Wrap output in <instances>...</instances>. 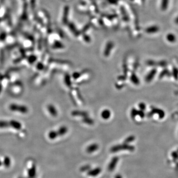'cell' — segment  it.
I'll return each instance as SVG.
<instances>
[{
    "label": "cell",
    "instance_id": "cell-27",
    "mask_svg": "<svg viewBox=\"0 0 178 178\" xmlns=\"http://www.w3.org/2000/svg\"><path fill=\"white\" fill-rule=\"evenodd\" d=\"M138 113V110H137L135 108H132L131 111V116L132 118H135L137 115Z\"/></svg>",
    "mask_w": 178,
    "mask_h": 178
},
{
    "label": "cell",
    "instance_id": "cell-9",
    "mask_svg": "<svg viewBox=\"0 0 178 178\" xmlns=\"http://www.w3.org/2000/svg\"><path fill=\"white\" fill-rule=\"evenodd\" d=\"M159 30V28L156 25H152L150 26L145 29V32L149 34L155 33Z\"/></svg>",
    "mask_w": 178,
    "mask_h": 178
},
{
    "label": "cell",
    "instance_id": "cell-5",
    "mask_svg": "<svg viewBox=\"0 0 178 178\" xmlns=\"http://www.w3.org/2000/svg\"><path fill=\"white\" fill-rule=\"evenodd\" d=\"M113 47H114V43H113V42L109 41L107 43L104 52V55L105 56L108 57L109 56Z\"/></svg>",
    "mask_w": 178,
    "mask_h": 178
},
{
    "label": "cell",
    "instance_id": "cell-33",
    "mask_svg": "<svg viewBox=\"0 0 178 178\" xmlns=\"http://www.w3.org/2000/svg\"><path fill=\"white\" fill-rule=\"evenodd\" d=\"M167 64V62L164 60H161L158 62V66L161 67H165Z\"/></svg>",
    "mask_w": 178,
    "mask_h": 178
},
{
    "label": "cell",
    "instance_id": "cell-41",
    "mask_svg": "<svg viewBox=\"0 0 178 178\" xmlns=\"http://www.w3.org/2000/svg\"><path fill=\"white\" fill-rule=\"evenodd\" d=\"M2 165H3V162L2 161L0 160V167H1Z\"/></svg>",
    "mask_w": 178,
    "mask_h": 178
},
{
    "label": "cell",
    "instance_id": "cell-43",
    "mask_svg": "<svg viewBox=\"0 0 178 178\" xmlns=\"http://www.w3.org/2000/svg\"><path fill=\"white\" fill-rule=\"evenodd\" d=\"M130 1H134V0H130Z\"/></svg>",
    "mask_w": 178,
    "mask_h": 178
},
{
    "label": "cell",
    "instance_id": "cell-2",
    "mask_svg": "<svg viewBox=\"0 0 178 178\" xmlns=\"http://www.w3.org/2000/svg\"><path fill=\"white\" fill-rule=\"evenodd\" d=\"M135 149V148L133 145H130L127 143H123L122 144H118L114 145L110 149V152L114 153L121 151V150H129L130 151H133Z\"/></svg>",
    "mask_w": 178,
    "mask_h": 178
},
{
    "label": "cell",
    "instance_id": "cell-21",
    "mask_svg": "<svg viewBox=\"0 0 178 178\" xmlns=\"http://www.w3.org/2000/svg\"><path fill=\"white\" fill-rule=\"evenodd\" d=\"M3 163V165H4V166L6 167V168L9 167L11 164V160H10V158L8 156L5 157V158L4 159Z\"/></svg>",
    "mask_w": 178,
    "mask_h": 178
},
{
    "label": "cell",
    "instance_id": "cell-31",
    "mask_svg": "<svg viewBox=\"0 0 178 178\" xmlns=\"http://www.w3.org/2000/svg\"><path fill=\"white\" fill-rule=\"evenodd\" d=\"M147 64L149 66H158V62H156L152 60H149L147 61Z\"/></svg>",
    "mask_w": 178,
    "mask_h": 178
},
{
    "label": "cell",
    "instance_id": "cell-11",
    "mask_svg": "<svg viewBox=\"0 0 178 178\" xmlns=\"http://www.w3.org/2000/svg\"><path fill=\"white\" fill-rule=\"evenodd\" d=\"M47 108L48 112H49L51 115L54 117H56L58 113L57 110L54 105H53V104H49L47 106Z\"/></svg>",
    "mask_w": 178,
    "mask_h": 178
},
{
    "label": "cell",
    "instance_id": "cell-16",
    "mask_svg": "<svg viewBox=\"0 0 178 178\" xmlns=\"http://www.w3.org/2000/svg\"><path fill=\"white\" fill-rule=\"evenodd\" d=\"M130 80L131 82L135 85H138L140 84V80L135 73H132L130 77Z\"/></svg>",
    "mask_w": 178,
    "mask_h": 178
},
{
    "label": "cell",
    "instance_id": "cell-30",
    "mask_svg": "<svg viewBox=\"0 0 178 178\" xmlns=\"http://www.w3.org/2000/svg\"><path fill=\"white\" fill-rule=\"evenodd\" d=\"M91 166L89 165H84L83 166H82V167H81L80 168V171L82 172H85L86 171H89V170H90L91 169Z\"/></svg>",
    "mask_w": 178,
    "mask_h": 178
},
{
    "label": "cell",
    "instance_id": "cell-24",
    "mask_svg": "<svg viewBox=\"0 0 178 178\" xmlns=\"http://www.w3.org/2000/svg\"><path fill=\"white\" fill-rule=\"evenodd\" d=\"M135 140V137L133 135H131V136H129L128 137H127L124 140V143L129 144V143H130V142L133 141Z\"/></svg>",
    "mask_w": 178,
    "mask_h": 178
},
{
    "label": "cell",
    "instance_id": "cell-6",
    "mask_svg": "<svg viewBox=\"0 0 178 178\" xmlns=\"http://www.w3.org/2000/svg\"><path fill=\"white\" fill-rule=\"evenodd\" d=\"M157 73V69L156 68L152 69L150 72L147 74L145 78V81L147 82H150L152 80L154 76Z\"/></svg>",
    "mask_w": 178,
    "mask_h": 178
},
{
    "label": "cell",
    "instance_id": "cell-14",
    "mask_svg": "<svg viewBox=\"0 0 178 178\" xmlns=\"http://www.w3.org/2000/svg\"><path fill=\"white\" fill-rule=\"evenodd\" d=\"M71 114L72 116H83L84 117H86L88 116V113L86 112L81 111H73Z\"/></svg>",
    "mask_w": 178,
    "mask_h": 178
},
{
    "label": "cell",
    "instance_id": "cell-32",
    "mask_svg": "<svg viewBox=\"0 0 178 178\" xmlns=\"http://www.w3.org/2000/svg\"><path fill=\"white\" fill-rule=\"evenodd\" d=\"M138 106L140 109L142 111H144L145 109V108H146V105H145V104L144 103H140L138 104Z\"/></svg>",
    "mask_w": 178,
    "mask_h": 178
},
{
    "label": "cell",
    "instance_id": "cell-23",
    "mask_svg": "<svg viewBox=\"0 0 178 178\" xmlns=\"http://www.w3.org/2000/svg\"><path fill=\"white\" fill-rule=\"evenodd\" d=\"M48 138H49L51 140H55L56 138L58 136V133L57 131H52L49 132L48 135Z\"/></svg>",
    "mask_w": 178,
    "mask_h": 178
},
{
    "label": "cell",
    "instance_id": "cell-28",
    "mask_svg": "<svg viewBox=\"0 0 178 178\" xmlns=\"http://www.w3.org/2000/svg\"><path fill=\"white\" fill-rule=\"evenodd\" d=\"M54 47L55 48H63L64 46L59 41H56L54 44Z\"/></svg>",
    "mask_w": 178,
    "mask_h": 178
},
{
    "label": "cell",
    "instance_id": "cell-19",
    "mask_svg": "<svg viewBox=\"0 0 178 178\" xmlns=\"http://www.w3.org/2000/svg\"><path fill=\"white\" fill-rule=\"evenodd\" d=\"M169 0H161V9L162 10L165 11L167 9L169 5Z\"/></svg>",
    "mask_w": 178,
    "mask_h": 178
},
{
    "label": "cell",
    "instance_id": "cell-34",
    "mask_svg": "<svg viewBox=\"0 0 178 178\" xmlns=\"http://www.w3.org/2000/svg\"><path fill=\"white\" fill-rule=\"evenodd\" d=\"M171 155L174 159L175 160H178V151H174L172 152Z\"/></svg>",
    "mask_w": 178,
    "mask_h": 178
},
{
    "label": "cell",
    "instance_id": "cell-15",
    "mask_svg": "<svg viewBox=\"0 0 178 178\" xmlns=\"http://www.w3.org/2000/svg\"><path fill=\"white\" fill-rule=\"evenodd\" d=\"M68 131V129L66 126H61L57 130L58 136H62L65 135Z\"/></svg>",
    "mask_w": 178,
    "mask_h": 178
},
{
    "label": "cell",
    "instance_id": "cell-42",
    "mask_svg": "<svg viewBox=\"0 0 178 178\" xmlns=\"http://www.w3.org/2000/svg\"><path fill=\"white\" fill-rule=\"evenodd\" d=\"M141 1H142V2H144L145 1V0H141Z\"/></svg>",
    "mask_w": 178,
    "mask_h": 178
},
{
    "label": "cell",
    "instance_id": "cell-22",
    "mask_svg": "<svg viewBox=\"0 0 178 178\" xmlns=\"http://www.w3.org/2000/svg\"><path fill=\"white\" fill-rule=\"evenodd\" d=\"M166 38L168 41L171 43L175 42L176 41V37L172 33H169L166 36Z\"/></svg>",
    "mask_w": 178,
    "mask_h": 178
},
{
    "label": "cell",
    "instance_id": "cell-39",
    "mask_svg": "<svg viewBox=\"0 0 178 178\" xmlns=\"http://www.w3.org/2000/svg\"><path fill=\"white\" fill-rule=\"evenodd\" d=\"M115 178H122V177L121 175L120 174H117L115 177Z\"/></svg>",
    "mask_w": 178,
    "mask_h": 178
},
{
    "label": "cell",
    "instance_id": "cell-18",
    "mask_svg": "<svg viewBox=\"0 0 178 178\" xmlns=\"http://www.w3.org/2000/svg\"><path fill=\"white\" fill-rule=\"evenodd\" d=\"M171 75H172L170 72L169 71V70H168L167 69H164V70H163L161 72V73L159 74V78L160 79L162 78L163 77H164V76H167V77H170L171 76Z\"/></svg>",
    "mask_w": 178,
    "mask_h": 178
},
{
    "label": "cell",
    "instance_id": "cell-40",
    "mask_svg": "<svg viewBox=\"0 0 178 178\" xmlns=\"http://www.w3.org/2000/svg\"><path fill=\"white\" fill-rule=\"evenodd\" d=\"M175 23H176L177 24H178V17L176 18V19H175Z\"/></svg>",
    "mask_w": 178,
    "mask_h": 178
},
{
    "label": "cell",
    "instance_id": "cell-25",
    "mask_svg": "<svg viewBox=\"0 0 178 178\" xmlns=\"http://www.w3.org/2000/svg\"><path fill=\"white\" fill-rule=\"evenodd\" d=\"M83 121L85 123H86L87 124H88V125H90L94 124V121L92 119L88 117V116L84 117V118L83 120Z\"/></svg>",
    "mask_w": 178,
    "mask_h": 178
},
{
    "label": "cell",
    "instance_id": "cell-12",
    "mask_svg": "<svg viewBox=\"0 0 178 178\" xmlns=\"http://www.w3.org/2000/svg\"><path fill=\"white\" fill-rule=\"evenodd\" d=\"M111 112L109 110L105 109L103 110L101 113V116L104 120L108 119L111 116Z\"/></svg>",
    "mask_w": 178,
    "mask_h": 178
},
{
    "label": "cell",
    "instance_id": "cell-10",
    "mask_svg": "<svg viewBox=\"0 0 178 178\" xmlns=\"http://www.w3.org/2000/svg\"><path fill=\"white\" fill-rule=\"evenodd\" d=\"M98 149L99 145L97 143H93L88 146V147L86 149V151L88 153H91L98 150Z\"/></svg>",
    "mask_w": 178,
    "mask_h": 178
},
{
    "label": "cell",
    "instance_id": "cell-13",
    "mask_svg": "<svg viewBox=\"0 0 178 178\" xmlns=\"http://www.w3.org/2000/svg\"><path fill=\"white\" fill-rule=\"evenodd\" d=\"M68 14H69V7L68 6H66L64 8L63 15L62 21L64 23H66L67 21Z\"/></svg>",
    "mask_w": 178,
    "mask_h": 178
},
{
    "label": "cell",
    "instance_id": "cell-1",
    "mask_svg": "<svg viewBox=\"0 0 178 178\" xmlns=\"http://www.w3.org/2000/svg\"><path fill=\"white\" fill-rule=\"evenodd\" d=\"M8 128H12L17 130H20L22 128V124L20 122L14 120L9 121L0 120V129Z\"/></svg>",
    "mask_w": 178,
    "mask_h": 178
},
{
    "label": "cell",
    "instance_id": "cell-37",
    "mask_svg": "<svg viewBox=\"0 0 178 178\" xmlns=\"http://www.w3.org/2000/svg\"><path fill=\"white\" fill-rule=\"evenodd\" d=\"M126 78V77L125 76H121L118 77V80H121V81L125 80Z\"/></svg>",
    "mask_w": 178,
    "mask_h": 178
},
{
    "label": "cell",
    "instance_id": "cell-4",
    "mask_svg": "<svg viewBox=\"0 0 178 178\" xmlns=\"http://www.w3.org/2000/svg\"><path fill=\"white\" fill-rule=\"evenodd\" d=\"M118 160L119 158L117 156H115L112 158L108 166V170L109 171L112 172L114 170V169L115 168L116 166Z\"/></svg>",
    "mask_w": 178,
    "mask_h": 178
},
{
    "label": "cell",
    "instance_id": "cell-26",
    "mask_svg": "<svg viewBox=\"0 0 178 178\" xmlns=\"http://www.w3.org/2000/svg\"><path fill=\"white\" fill-rule=\"evenodd\" d=\"M172 74L175 80L178 79V69L176 67H173Z\"/></svg>",
    "mask_w": 178,
    "mask_h": 178
},
{
    "label": "cell",
    "instance_id": "cell-3",
    "mask_svg": "<svg viewBox=\"0 0 178 178\" xmlns=\"http://www.w3.org/2000/svg\"><path fill=\"white\" fill-rule=\"evenodd\" d=\"M9 109L12 112H17L22 114H26L28 112V108L23 105L17 103H11L9 105Z\"/></svg>",
    "mask_w": 178,
    "mask_h": 178
},
{
    "label": "cell",
    "instance_id": "cell-17",
    "mask_svg": "<svg viewBox=\"0 0 178 178\" xmlns=\"http://www.w3.org/2000/svg\"><path fill=\"white\" fill-rule=\"evenodd\" d=\"M36 174V168L35 165L32 166L30 169L28 170V176L30 178H34Z\"/></svg>",
    "mask_w": 178,
    "mask_h": 178
},
{
    "label": "cell",
    "instance_id": "cell-35",
    "mask_svg": "<svg viewBox=\"0 0 178 178\" xmlns=\"http://www.w3.org/2000/svg\"><path fill=\"white\" fill-rule=\"evenodd\" d=\"M138 115H139L141 118H143L145 116V113L143 111L140 110H138Z\"/></svg>",
    "mask_w": 178,
    "mask_h": 178
},
{
    "label": "cell",
    "instance_id": "cell-20",
    "mask_svg": "<svg viewBox=\"0 0 178 178\" xmlns=\"http://www.w3.org/2000/svg\"><path fill=\"white\" fill-rule=\"evenodd\" d=\"M121 13L122 15V18H123V20L125 21H128L129 20V18L128 17V15L125 9L123 7H121Z\"/></svg>",
    "mask_w": 178,
    "mask_h": 178
},
{
    "label": "cell",
    "instance_id": "cell-36",
    "mask_svg": "<svg viewBox=\"0 0 178 178\" xmlns=\"http://www.w3.org/2000/svg\"><path fill=\"white\" fill-rule=\"evenodd\" d=\"M108 1L109 3L112 4L113 5H116L117 3L116 0H108Z\"/></svg>",
    "mask_w": 178,
    "mask_h": 178
},
{
    "label": "cell",
    "instance_id": "cell-7",
    "mask_svg": "<svg viewBox=\"0 0 178 178\" xmlns=\"http://www.w3.org/2000/svg\"><path fill=\"white\" fill-rule=\"evenodd\" d=\"M151 111L152 112L153 115L155 114H157L158 115V116H159V118H160V119L163 118L165 116L164 111L161 109L155 108V107H153V108H152Z\"/></svg>",
    "mask_w": 178,
    "mask_h": 178
},
{
    "label": "cell",
    "instance_id": "cell-44",
    "mask_svg": "<svg viewBox=\"0 0 178 178\" xmlns=\"http://www.w3.org/2000/svg\"><path fill=\"white\" fill-rule=\"evenodd\" d=\"M177 151H178V150H177Z\"/></svg>",
    "mask_w": 178,
    "mask_h": 178
},
{
    "label": "cell",
    "instance_id": "cell-8",
    "mask_svg": "<svg viewBox=\"0 0 178 178\" xmlns=\"http://www.w3.org/2000/svg\"><path fill=\"white\" fill-rule=\"evenodd\" d=\"M101 171L102 169L100 167H97L94 169L89 170L87 173V175L91 177H95L99 175L101 173Z\"/></svg>",
    "mask_w": 178,
    "mask_h": 178
},
{
    "label": "cell",
    "instance_id": "cell-29",
    "mask_svg": "<svg viewBox=\"0 0 178 178\" xmlns=\"http://www.w3.org/2000/svg\"><path fill=\"white\" fill-rule=\"evenodd\" d=\"M69 28L70 29L71 31H72V32L74 34H75L76 35H78V32L77 30L76 29V27H75L74 25L73 24V23H70V25H69Z\"/></svg>",
    "mask_w": 178,
    "mask_h": 178
},
{
    "label": "cell",
    "instance_id": "cell-38",
    "mask_svg": "<svg viewBox=\"0 0 178 178\" xmlns=\"http://www.w3.org/2000/svg\"><path fill=\"white\" fill-rule=\"evenodd\" d=\"M84 39L87 42H89L90 41V37L88 35H85V36H84Z\"/></svg>",
    "mask_w": 178,
    "mask_h": 178
}]
</instances>
